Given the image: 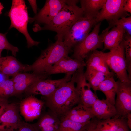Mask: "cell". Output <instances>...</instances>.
Masks as SVG:
<instances>
[{"instance_id": "1", "label": "cell", "mask_w": 131, "mask_h": 131, "mask_svg": "<svg viewBox=\"0 0 131 131\" xmlns=\"http://www.w3.org/2000/svg\"><path fill=\"white\" fill-rule=\"evenodd\" d=\"M75 84L71 78L70 81L63 84L51 95L44 97V105L61 119L80 103Z\"/></svg>"}, {"instance_id": "2", "label": "cell", "mask_w": 131, "mask_h": 131, "mask_svg": "<svg viewBox=\"0 0 131 131\" xmlns=\"http://www.w3.org/2000/svg\"><path fill=\"white\" fill-rule=\"evenodd\" d=\"M78 1L67 0L64 6L48 24L37 29L35 32L49 30L56 32L57 38H63L77 20L83 16L84 12L77 5Z\"/></svg>"}, {"instance_id": "3", "label": "cell", "mask_w": 131, "mask_h": 131, "mask_svg": "<svg viewBox=\"0 0 131 131\" xmlns=\"http://www.w3.org/2000/svg\"><path fill=\"white\" fill-rule=\"evenodd\" d=\"M70 50L64 43L63 39L57 38L55 43L42 52L33 64L27 65L24 71H32L48 75V73L52 66L62 58L68 56Z\"/></svg>"}, {"instance_id": "4", "label": "cell", "mask_w": 131, "mask_h": 131, "mask_svg": "<svg viewBox=\"0 0 131 131\" xmlns=\"http://www.w3.org/2000/svg\"><path fill=\"white\" fill-rule=\"evenodd\" d=\"M8 16L11 21L9 29L15 28L25 36L28 48L39 44L40 42L33 40L28 32L27 26L29 17L27 8L24 0H12Z\"/></svg>"}, {"instance_id": "5", "label": "cell", "mask_w": 131, "mask_h": 131, "mask_svg": "<svg viewBox=\"0 0 131 131\" xmlns=\"http://www.w3.org/2000/svg\"><path fill=\"white\" fill-rule=\"evenodd\" d=\"M96 17L84 15L72 25L64 37L63 41L70 50L82 41L97 23Z\"/></svg>"}, {"instance_id": "6", "label": "cell", "mask_w": 131, "mask_h": 131, "mask_svg": "<svg viewBox=\"0 0 131 131\" xmlns=\"http://www.w3.org/2000/svg\"><path fill=\"white\" fill-rule=\"evenodd\" d=\"M105 56L109 68L115 74L118 80L123 82L131 83L127 70L123 40L117 47L105 53Z\"/></svg>"}, {"instance_id": "7", "label": "cell", "mask_w": 131, "mask_h": 131, "mask_svg": "<svg viewBox=\"0 0 131 131\" xmlns=\"http://www.w3.org/2000/svg\"><path fill=\"white\" fill-rule=\"evenodd\" d=\"M100 25V22L96 24L92 32L74 46L72 55L73 59L84 61L90 52L102 47L103 35H99Z\"/></svg>"}, {"instance_id": "8", "label": "cell", "mask_w": 131, "mask_h": 131, "mask_svg": "<svg viewBox=\"0 0 131 131\" xmlns=\"http://www.w3.org/2000/svg\"><path fill=\"white\" fill-rule=\"evenodd\" d=\"M66 0H47L42 8L33 17H29L28 22L33 23V30H35L49 23L65 4Z\"/></svg>"}, {"instance_id": "9", "label": "cell", "mask_w": 131, "mask_h": 131, "mask_svg": "<svg viewBox=\"0 0 131 131\" xmlns=\"http://www.w3.org/2000/svg\"><path fill=\"white\" fill-rule=\"evenodd\" d=\"M116 82L115 117L125 119L127 114L131 113V83L123 82L119 80Z\"/></svg>"}, {"instance_id": "10", "label": "cell", "mask_w": 131, "mask_h": 131, "mask_svg": "<svg viewBox=\"0 0 131 131\" xmlns=\"http://www.w3.org/2000/svg\"><path fill=\"white\" fill-rule=\"evenodd\" d=\"M72 75L66 74L64 77L58 79H46L39 80L28 87L24 92L27 96L40 95L44 97H48L63 84L70 81Z\"/></svg>"}, {"instance_id": "11", "label": "cell", "mask_w": 131, "mask_h": 131, "mask_svg": "<svg viewBox=\"0 0 131 131\" xmlns=\"http://www.w3.org/2000/svg\"><path fill=\"white\" fill-rule=\"evenodd\" d=\"M126 0H106L103 7L96 18V23L106 20L110 23L123 17L126 12L123 6Z\"/></svg>"}, {"instance_id": "12", "label": "cell", "mask_w": 131, "mask_h": 131, "mask_svg": "<svg viewBox=\"0 0 131 131\" xmlns=\"http://www.w3.org/2000/svg\"><path fill=\"white\" fill-rule=\"evenodd\" d=\"M84 72V69L80 70L73 74L72 78L76 84L75 86L79 94L80 103L92 108L98 98L91 90L85 78Z\"/></svg>"}, {"instance_id": "13", "label": "cell", "mask_w": 131, "mask_h": 131, "mask_svg": "<svg viewBox=\"0 0 131 131\" xmlns=\"http://www.w3.org/2000/svg\"><path fill=\"white\" fill-rule=\"evenodd\" d=\"M44 105V102L31 95L21 101L19 111L25 121H32L39 118Z\"/></svg>"}, {"instance_id": "14", "label": "cell", "mask_w": 131, "mask_h": 131, "mask_svg": "<svg viewBox=\"0 0 131 131\" xmlns=\"http://www.w3.org/2000/svg\"><path fill=\"white\" fill-rule=\"evenodd\" d=\"M19 106L8 103L0 119V131H14L21 121L19 114Z\"/></svg>"}, {"instance_id": "15", "label": "cell", "mask_w": 131, "mask_h": 131, "mask_svg": "<svg viewBox=\"0 0 131 131\" xmlns=\"http://www.w3.org/2000/svg\"><path fill=\"white\" fill-rule=\"evenodd\" d=\"M86 65L84 61L71 58L68 56L64 57L54 64L48 73V75L65 73L73 75L78 71L84 69Z\"/></svg>"}, {"instance_id": "16", "label": "cell", "mask_w": 131, "mask_h": 131, "mask_svg": "<svg viewBox=\"0 0 131 131\" xmlns=\"http://www.w3.org/2000/svg\"><path fill=\"white\" fill-rule=\"evenodd\" d=\"M48 75L33 72L32 73H19L12 76L14 95L20 94L35 82L46 79Z\"/></svg>"}, {"instance_id": "17", "label": "cell", "mask_w": 131, "mask_h": 131, "mask_svg": "<svg viewBox=\"0 0 131 131\" xmlns=\"http://www.w3.org/2000/svg\"><path fill=\"white\" fill-rule=\"evenodd\" d=\"M63 118L81 124H87L95 117L92 108L79 103L71 110Z\"/></svg>"}, {"instance_id": "18", "label": "cell", "mask_w": 131, "mask_h": 131, "mask_svg": "<svg viewBox=\"0 0 131 131\" xmlns=\"http://www.w3.org/2000/svg\"><path fill=\"white\" fill-rule=\"evenodd\" d=\"M85 59L86 68L107 74H114L113 72L109 70L106 61L105 52L97 50H94L90 52Z\"/></svg>"}, {"instance_id": "19", "label": "cell", "mask_w": 131, "mask_h": 131, "mask_svg": "<svg viewBox=\"0 0 131 131\" xmlns=\"http://www.w3.org/2000/svg\"><path fill=\"white\" fill-rule=\"evenodd\" d=\"M49 110L40 115L33 124L37 131H57L61 119Z\"/></svg>"}, {"instance_id": "20", "label": "cell", "mask_w": 131, "mask_h": 131, "mask_svg": "<svg viewBox=\"0 0 131 131\" xmlns=\"http://www.w3.org/2000/svg\"><path fill=\"white\" fill-rule=\"evenodd\" d=\"M26 65L23 64L12 56L1 57L0 74L6 77H12L20 71H24Z\"/></svg>"}, {"instance_id": "21", "label": "cell", "mask_w": 131, "mask_h": 131, "mask_svg": "<svg viewBox=\"0 0 131 131\" xmlns=\"http://www.w3.org/2000/svg\"><path fill=\"white\" fill-rule=\"evenodd\" d=\"M95 118L99 120H105L115 117L116 112L113 105L106 99L98 98L92 107Z\"/></svg>"}, {"instance_id": "22", "label": "cell", "mask_w": 131, "mask_h": 131, "mask_svg": "<svg viewBox=\"0 0 131 131\" xmlns=\"http://www.w3.org/2000/svg\"><path fill=\"white\" fill-rule=\"evenodd\" d=\"M106 29L102 34L104 50H111L118 46L123 41L126 34L123 29L114 26L110 31Z\"/></svg>"}, {"instance_id": "23", "label": "cell", "mask_w": 131, "mask_h": 131, "mask_svg": "<svg viewBox=\"0 0 131 131\" xmlns=\"http://www.w3.org/2000/svg\"><path fill=\"white\" fill-rule=\"evenodd\" d=\"M85 79L95 92L98 90L100 84L107 78L114 75L100 72L93 69L86 68L84 72Z\"/></svg>"}, {"instance_id": "24", "label": "cell", "mask_w": 131, "mask_h": 131, "mask_svg": "<svg viewBox=\"0 0 131 131\" xmlns=\"http://www.w3.org/2000/svg\"><path fill=\"white\" fill-rule=\"evenodd\" d=\"M116 89V82L113 75L103 81L99 85L98 90L102 92L105 96L106 99L114 105Z\"/></svg>"}, {"instance_id": "25", "label": "cell", "mask_w": 131, "mask_h": 131, "mask_svg": "<svg viewBox=\"0 0 131 131\" xmlns=\"http://www.w3.org/2000/svg\"><path fill=\"white\" fill-rule=\"evenodd\" d=\"M106 0H81V7L84 14L96 18Z\"/></svg>"}, {"instance_id": "26", "label": "cell", "mask_w": 131, "mask_h": 131, "mask_svg": "<svg viewBox=\"0 0 131 131\" xmlns=\"http://www.w3.org/2000/svg\"><path fill=\"white\" fill-rule=\"evenodd\" d=\"M124 119L116 117L105 120L97 119L94 131H116Z\"/></svg>"}, {"instance_id": "27", "label": "cell", "mask_w": 131, "mask_h": 131, "mask_svg": "<svg viewBox=\"0 0 131 131\" xmlns=\"http://www.w3.org/2000/svg\"><path fill=\"white\" fill-rule=\"evenodd\" d=\"M57 131H87L90 122L87 124H83L68 119L62 118Z\"/></svg>"}, {"instance_id": "28", "label": "cell", "mask_w": 131, "mask_h": 131, "mask_svg": "<svg viewBox=\"0 0 131 131\" xmlns=\"http://www.w3.org/2000/svg\"><path fill=\"white\" fill-rule=\"evenodd\" d=\"M13 82L6 77L0 81V100H8L10 97L14 95Z\"/></svg>"}, {"instance_id": "29", "label": "cell", "mask_w": 131, "mask_h": 131, "mask_svg": "<svg viewBox=\"0 0 131 131\" xmlns=\"http://www.w3.org/2000/svg\"><path fill=\"white\" fill-rule=\"evenodd\" d=\"M123 41L127 70L129 78L131 80V36L125 34Z\"/></svg>"}, {"instance_id": "30", "label": "cell", "mask_w": 131, "mask_h": 131, "mask_svg": "<svg viewBox=\"0 0 131 131\" xmlns=\"http://www.w3.org/2000/svg\"><path fill=\"white\" fill-rule=\"evenodd\" d=\"M110 23L111 26H117L123 30L126 34L131 35V16L122 17Z\"/></svg>"}, {"instance_id": "31", "label": "cell", "mask_w": 131, "mask_h": 131, "mask_svg": "<svg viewBox=\"0 0 131 131\" xmlns=\"http://www.w3.org/2000/svg\"><path fill=\"white\" fill-rule=\"evenodd\" d=\"M5 34H2L0 33V50L3 51L6 50L10 51L12 55L16 56V53L19 51L18 48L10 44L8 41Z\"/></svg>"}, {"instance_id": "32", "label": "cell", "mask_w": 131, "mask_h": 131, "mask_svg": "<svg viewBox=\"0 0 131 131\" xmlns=\"http://www.w3.org/2000/svg\"><path fill=\"white\" fill-rule=\"evenodd\" d=\"M16 131H37L33 124H30L22 120L19 123Z\"/></svg>"}, {"instance_id": "33", "label": "cell", "mask_w": 131, "mask_h": 131, "mask_svg": "<svg viewBox=\"0 0 131 131\" xmlns=\"http://www.w3.org/2000/svg\"><path fill=\"white\" fill-rule=\"evenodd\" d=\"M8 104V100H0V119Z\"/></svg>"}, {"instance_id": "34", "label": "cell", "mask_w": 131, "mask_h": 131, "mask_svg": "<svg viewBox=\"0 0 131 131\" xmlns=\"http://www.w3.org/2000/svg\"><path fill=\"white\" fill-rule=\"evenodd\" d=\"M116 131H129V128L127 125L125 119L123 120L122 124Z\"/></svg>"}, {"instance_id": "35", "label": "cell", "mask_w": 131, "mask_h": 131, "mask_svg": "<svg viewBox=\"0 0 131 131\" xmlns=\"http://www.w3.org/2000/svg\"><path fill=\"white\" fill-rule=\"evenodd\" d=\"M123 9L126 12L131 13V0H126L123 6Z\"/></svg>"}, {"instance_id": "36", "label": "cell", "mask_w": 131, "mask_h": 131, "mask_svg": "<svg viewBox=\"0 0 131 131\" xmlns=\"http://www.w3.org/2000/svg\"><path fill=\"white\" fill-rule=\"evenodd\" d=\"M34 14L36 15L37 13V5L36 0H28Z\"/></svg>"}, {"instance_id": "37", "label": "cell", "mask_w": 131, "mask_h": 131, "mask_svg": "<svg viewBox=\"0 0 131 131\" xmlns=\"http://www.w3.org/2000/svg\"><path fill=\"white\" fill-rule=\"evenodd\" d=\"M126 122L127 125L130 129H131V113H128L127 115Z\"/></svg>"}, {"instance_id": "38", "label": "cell", "mask_w": 131, "mask_h": 131, "mask_svg": "<svg viewBox=\"0 0 131 131\" xmlns=\"http://www.w3.org/2000/svg\"><path fill=\"white\" fill-rule=\"evenodd\" d=\"M4 8L3 4L0 2V15L2 13V11Z\"/></svg>"}, {"instance_id": "39", "label": "cell", "mask_w": 131, "mask_h": 131, "mask_svg": "<svg viewBox=\"0 0 131 131\" xmlns=\"http://www.w3.org/2000/svg\"><path fill=\"white\" fill-rule=\"evenodd\" d=\"M2 51L0 50V58L1 57V53Z\"/></svg>"}]
</instances>
